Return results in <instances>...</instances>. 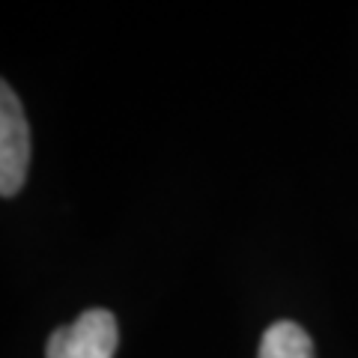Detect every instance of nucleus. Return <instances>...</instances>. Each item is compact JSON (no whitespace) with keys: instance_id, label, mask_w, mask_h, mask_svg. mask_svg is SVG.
Listing matches in <instances>:
<instances>
[{"instance_id":"nucleus-1","label":"nucleus","mask_w":358,"mask_h":358,"mask_svg":"<svg viewBox=\"0 0 358 358\" xmlns=\"http://www.w3.org/2000/svg\"><path fill=\"white\" fill-rule=\"evenodd\" d=\"M30 164V126L15 90L0 78V194L21 192Z\"/></svg>"},{"instance_id":"nucleus-2","label":"nucleus","mask_w":358,"mask_h":358,"mask_svg":"<svg viewBox=\"0 0 358 358\" xmlns=\"http://www.w3.org/2000/svg\"><path fill=\"white\" fill-rule=\"evenodd\" d=\"M120 343L117 320L105 308L84 310L75 322L54 329L45 358H114Z\"/></svg>"},{"instance_id":"nucleus-3","label":"nucleus","mask_w":358,"mask_h":358,"mask_svg":"<svg viewBox=\"0 0 358 358\" xmlns=\"http://www.w3.org/2000/svg\"><path fill=\"white\" fill-rule=\"evenodd\" d=\"M257 358H313V341L299 322H272L260 341Z\"/></svg>"}]
</instances>
